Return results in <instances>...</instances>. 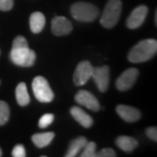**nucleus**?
<instances>
[{"instance_id": "nucleus-14", "label": "nucleus", "mask_w": 157, "mask_h": 157, "mask_svg": "<svg viewBox=\"0 0 157 157\" xmlns=\"http://www.w3.org/2000/svg\"><path fill=\"white\" fill-rule=\"evenodd\" d=\"M46 18L42 12L35 11L30 17V29L34 34H38L42 32L45 27Z\"/></svg>"}, {"instance_id": "nucleus-17", "label": "nucleus", "mask_w": 157, "mask_h": 157, "mask_svg": "<svg viewBox=\"0 0 157 157\" xmlns=\"http://www.w3.org/2000/svg\"><path fill=\"white\" fill-rule=\"evenodd\" d=\"M53 138H54V133L53 132H47V133H40V134L33 135L32 141L37 147L44 148V147L48 146L52 142Z\"/></svg>"}, {"instance_id": "nucleus-21", "label": "nucleus", "mask_w": 157, "mask_h": 157, "mask_svg": "<svg viewBox=\"0 0 157 157\" xmlns=\"http://www.w3.org/2000/svg\"><path fill=\"white\" fill-rule=\"evenodd\" d=\"M53 121H54V115L52 113H46L41 117V118L39 119L38 125L41 128H45L48 127V125L51 124Z\"/></svg>"}, {"instance_id": "nucleus-9", "label": "nucleus", "mask_w": 157, "mask_h": 157, "mask_svg": "<svg viewBox=\"0 0 157 157\" xmlns=\"http://www.w3.org/2000/svg\"><path fill=\"white\" fill-rule=\"evenodd\" d=\"M75 100L78 104L85 106L86 108L92 111H98L100 109V104L97 98L92 93L86 90H80L75 96Z\"/></svg>"}, {"instance_id": "nucleus-16", "label": "nucleus", "mask_w": 157, "mask_h": 157, "mask_svg": "<svg viewBox=\"0 0 157 157\" xmlns=\"http://www.w3.org/2000/svg\"><path fill=\"white\" fill-rule=\"evenodd\" d=\"M87 142L88 140L85 137H78L76 139H74L70 143V146H68L65 157H75L78 155V153L82 151V149L85 147Z\"/></svg>"}, {"instance_id": "nucleus-11", "label": "nucleus", "mask_w": 157, "mask_h": 157, "mask_svg": "<svg viewBox=\"0 0 157 157\" xmlns=\"http://www.w3.org/2000/svg\"><path fill=\"white\" fill-rule=\"evenodd\" d=\"M73 30L71 21L64 17H55L51 21V31L55 36H65Z\"/></svg>"}, {"instance_id": "nucleus-3", "label": "nucleus", "mask_w": 157, "mask_h": 157, "mask_svg": "<svg viewBox=\"0 0 157 157\" xmlns=\"http://www.w3.org/2000/svg\"><path fill=\"white\" fill-rule=\"evenodd\" d=\"M71 13L75 20L84 23H91L95 21L99 14L98 8L88 2H77L71 5Z\"/></svg>"}, {"instance_id": "nucleus-13", "label": "nucleus", "mask_w": 157, "mask_h": 157, "mask_svg": "<svg viewBox=\"0 0 157 157\" xmlns=\"http://www.w3.org/2000/svg\"><path fill=\"white\" fill-rule=\"evenodd\" d=\"M71 114L76 121L84 128H90L93 124V118L90 117L87 112H85L83 109L78 106H74L71 108Z\"/></svg>"}, {"instance_id": "nucleus-5", "label": "nucleus", "mask_w": 157, "mask_h": 157, "mask_svg": "<svg viewBox=\"0 0 157 157\" xmlns=\"http://www.w3.org/2000/svg\"><path fill=\"white\" fill-rule=\"evenodd\" d=\"M33 92L39 102L49 103L54 98V93L49 86V83L44 77H36L32 83Z\"/></svg>"}, {"instance_id": "nucleus-4", "label": "nucleus", "mask_w": 157, "mask_h": 157, "mask_svg": "<svg viewBox=\"0 0 157 157\" xmlns=\"http://www.w3.org/2000/svg\"><path fill=\"white\" fill-rule=\"evenodd\" d=\"M121 0H108L100 18V24L106 29H111L121 17Z\"/></svg>"}, {"instance_id": "nucleus-19", "label": "nucleus", "mask_w": 157, "mask_h": 157, "mask_svg": "<svg viewBox=\"0 0 157 157\" xmlns=\"http://www.w3.org/2000/svg\"><path fill=\"white\" fill-rule=\"evenodd\" d=\"M9 119V107L7 103L0 100V125L5 124Z\"/></svg>"}, {"instance_id": "nucleus-20", "label": "nucleus", "mask_w": 157, "mask_h": 157, "mask_svg": "<svg viewBox=\"0 0 157 157\" xmlns=\"http://www.w3.org/2000/svg\"><path fill=\"white\" fill-rule=\"evenodd\" d=\"M81 153L82 157H96V144L94 142H87Z\"/></svg>"}, {"instance_id": "nucleus-15", "label": "nucleus", "mask_w": 157, "mask_h": 157, "mask_svg": "<svg viewBox=\"0 0 157 157\" xmlns=\"http://www.w3.org/2000/svg\"><path fill=\"white\" fill-rule=\"evenodd\" d=\"M115 144L119 149L124 152H132L137 148L138 141L133 137L128 136H119L115 140Z\"/></svg>"}, {"instance_id": "nucleus-12", "label": "nucleus", "mask_w": 157, "mask_h": 157, "mask_svg": "<svg viewBox=\"0 0 157 157\" xmlns=\"http://www.w3.org/2000/svg\"><path fill=\"white\" fill-rule=\"evenodd\" d=\"M117 112L127 122H135L139 121L141 117V112L139 109L128 105H118L117 107Z\"/></svg>"}, {"instance_id": "nucleus-18", "label": "nucleus", "mask_w": 157, "mask_h": 157, "mask_svg": "<svg viewBox=\"0 0 157 157\" xmlns=\"http://www.w3.org/2000/svg\"><path fill=\"white\" fill-rule=\"evenodd\" d=\"M15 98L21 106H27L30 103V96L28 93L27 85L25 83H20L15 89Z\"/></svg>"}, {"instance_id": "nucleus-6", "label": "nucleus", "mask_w": 157, "mask_h": 157, "mask_svg": "<svg viewBox=\"0 0 157 157\" xmlns=\"http://www.w3.org/2000/svg\"><path fill=\"white\" fill-rule=\"evenodd\" d=\"M92 78L97 85L100 92L104 93L107 91L110 81V70L107 65H102L99 67H94Z\"/></svg>"}, {"instance_id": "nucleus-23", "label": "nucleus", "mask_w": 157, "mask_h": 157, "mask_svg": "<svg viewBox=\"0 0 157 157\" xmlns=\"http://www.w3.org/2000/svg\"><path fill=\"white\" fill-rule=\"evenodd\" d=\"M115 156H117V153L111 148H105L102 149L101 151L96 152V157H115Z\"/></svg>"}, {"instance_id": "nucleus-25", "label": "nucleus", "mask_w": 157, "mask_h": 157, "mask_svg": "<svg viewBox=\"0 0 157 157\" xmlns=\"http://www.w3.org/2000/svg\"><path fill=\"white\" fill-rule=\"evenodd\" d=\"M146 135L149 139L153 140L154 142L157 141V128L156 127H149L146 130Z\"/></svg>"}, {"instance_id": "nucleus-10", "label": "nucleus", "mask_w": 157, "mask_h": 157, "mask_svg": "<svg viewBox=\"0 0 157 157\" xmlns=\"http://www.w3.org/2000/svg\"><path fill=\"white\" fill-rule=\"evenodd\" d=\"M148 13V7L146 5H140L132 11L127 20V27L128 29H138L143 25Z\"/></svg>"}, {"instance_id": "nucleus-2", "label": "nucleus", "mask_w": 157, "mask_h": 157, "mask_svg": "<svg viewBox=\"0 0 157 157\" xmlns=\"http://www.w3.org/2000/svg\"><path fill=\"white\" fill-rule=\"evenodd\" d=\"M157 52V41L155 39H146L140 41L128 52V59L133 63H141L150 60Z\"/></svg>"}, {"instance_id": "nucleus-22", "label": "nucleus", "mask_w": 157, "mask_h": 157, "mask_svg": "<svg viewBox=\"0 0 157 157\" xmlns=\"http://www.w3.org/2000/svg\"><path fill=\"white\" fill-rule=\"evenodd\" d=\"M12 156L13 157H25L26 156V150L25 147L21 144H17V146H14V148L12 149Z\"/></svg>"}, {"instance_id": "nucleus-8", "label": "nucleus", "mask_w": 157, "mask_h": 157, "mask_svg": "<svg viewBox=\"0 0 157 157\" xmlns=\"http://www.w3.org/2000/svg\"><path fill=\"white\" fill-rule=\"evenodd\" d=\"M138 77H139V71L137 68H128L117 80V88L119 91L130 90L134 86V84L136 83Z\"/></svg>"}, {"instance_id": "nucleus-1", "label": "nucleus", "mask_w": 157, "mask_h": 157, "mask_svg": "<svg viewBox=\"0 0 157 157\" xmlns=\"http://www.w3.org/2000/svg\"><path fill=\"white\" fill-rule=\"evenodd\" d=\"M9 56H10V60L20 67H32L36 61L35 51L30 49L27 39L23 36H17L13 40Z\"/></svg>"}, {"instance_id": "nucleus-26", "label": "nucleus", "mask_w": 157, "mask_h": 157, "mask_svg": "<svg viewBox=\"0 0 157 157\" xmlns=\"http://www.w3.org/2000/svg\"><path fill=\"white\" fill-rule=\"evenodd\" d=\"M2 156V151H1V149H0V157Z\"/></svg>"}, {"instance_id": "nucleus-7", "label": "nucleus", "mask_w": 157, "mask_h": 157, "mask_svg": "<svg viewBox=\"0 0 157 157\" xmlns=\"http://www.w3.org/2000/svg\"><path fill=\"white\" fill-rule=\"evenodd\" d=\"M94 67L89 61H81L74 74V83L77 86H83L92 78Z\"/></svg>"}, {"instance_id": "nucleus-24", "label": "nucleus", "mask_w": 157, "mask_h": 157, "mask_svg": "<svg viewBox=\"0 0 157 157\" xmlns=\"http://www.w3.org/2000/svg\"><path fill=\"white\" fill-rule=\"evenodd\" d=\"M13 6V0H0V10L8 11Z\"/></svg>"}]
</instances>
